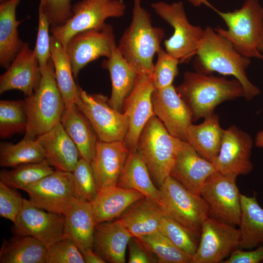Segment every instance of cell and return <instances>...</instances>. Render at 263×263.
<instances>
[{"mask_svg": "<svg viewBox=\"0 0 263 263\" xmlns=\"http://www.w3.org/2000/svg\"><path fill=\"white\" fill-rule=\"evenodd\" d=\"M159 231L179 248L192 256L198 245L197 239L165 212Z\"/></svg>", "mask_w": 263, "mask_h": 263, "instance_id": "obj_40", "label": "cell"}, {"mask_svg": "<svg viewBox=\"0 0 263 263\" xmlns=\"http://www.w3.org/2000/svg\"><path fill=\"white\" fill-rule=\"evenodd\" d=\"M102 66L109 71L112 82L108 103L114 109L123 113L124 103L134 86L137 74L119 51L115 41L110 56L102 61Z\"/></svg>", "mask_w": 263, "mask_h": 263, "instance_id": "obj_24", "label": "cell"}, {"mask_svg": "<svg viewBox=\"0 0 263 263\" xmlns=\"http://www.w3.org/2000/svg\"><path fill=\"white\" fill-rule=\"evenodd\" d=\"M193 6L195 7L200 6L201 4H204L208 6L210 3L207 0H187Z\"/></svg>", "mask_w": 263, "mask_h": 263, "instance_id": "obj_50", "label": "cell"}, {"mask_svg": "<svg viewBox=\"0 0 263 263\" xmlns=\"http://www.w3.org/2000/svg\"><path fill=\"white\" fill-rule=\"evenodd\" d=\"M165 211L154 201L145 197L131 206L119 219L133 237L159 231Z\"/></svg>", "mask_w": 263, "mask_h": 263, "instance_id": "obj_28", "label": "cell"}, {"mask_svg": "<svg viewBox=\"0 0 263 263\" xmlns=\"http://www.w3.org/2000/svg\"><path fill=\"white\" fill-rule=\"evenodd\" d=\"M115 36L112 25L106 23L100 28L84 31L74 35L65 48L74 77L89 63L111 55Z\"/></svg>", "mask_w": 263, "mask_h": 263, "instance_id": "obj_14", "label": "cell"}, {"mask_svg": "<svg viewBox=\"0 0 263 263\" xmlns=\"http://www.w3.org/2000/svg\"><path fill=\"white\" fill-rule=\"evenodd\" d=\"M45 159L42 147L36 139L23 138L16 144L0 142V166L14 168L20 165L38 163Z\"/></svg>", "mask_w": 263, "mask_h": 263, "instance_id": "obj_35", "label": "cell"}, {"mask_svg": "<svg viewBox=\"0 0 263 263\" xmlns=\"http://www.w3.org/2000/svg\"><path fill=\"white\" fill-rule=\"evenodd\" d=\"M133 237L119 219L95 225L94 248L106 263H125L126 251Z\"/></svg>", "mask_w": 263, "mask_h": 263, "instance_id": "obj_25", "label": "cell"}, {"mask_svg": "<svg viewBox=\"0 0 263 263\" xmlns=\"http://www.w3.org/2000/svg\"><path fill=\"white\" fill-rule=\"evenodd\" d=\"M72 0H40L38 11L47 18L50 27L61 26L73 15Z\"/></svg>", "mask_w": 263, "mask_h": 263, "instance_id": "obj_42", "label": "cell"}, {"mask_svg": "<svg viewBox=\"0 0 263 263\" xmlns=\"http://www.w3.org/2000/svg\"><path fill=\"white\" fill-rule=\"evenodd\" d=\"M151 7L174 29L173 35L164 41L166 52L176 58L180 63H188L197 52L204 29L188 21L183 3L181 1L171 4L157 1L152 3Z\"/></svg>", "mask_w": 263, "mask_h": 263, "instance_id": "obj_8", "label": "cell"}, {"mask_svg": "<svg viewBox=\"0 0 263 263\" xmlns=\"http://www.w3.org/2000/svg\"><path fill=\"white\" fill-rule=\"evenodd\" d=\"M216 171L212 162L200 155L188 143L183 142L169 176L190 192L200 195L206 180Z\"/></svg>", "mask_w": 263, "mask_h": 263, "instance_id": "obj_20", "label": "cell"}, {"mask_svg": "<svg viewBox=\"0 0 263 263\" xmlns=\"http://www.w3.org/2000/svg\"><path fill=\"white\" fill-rule=\"evenodd\" d=\"M262 262L263 263V261Z\"/></svg>", "mask_w": 263, "mask_h": 263, "instance_id": "obj_51", "label": "cell"}, {"mask_svg": "<svg viewBox=\"0 0 263 263\" xmlns=\"http://www.w3.org/2000/svg\"><path fill=\"white\" fill-rule=\"evenodd\" d=\"M155 115L172 136L188 142L187 133L192 124L190 112L173 85L152 94Z\"/></svg>", "mask_w": 263, "mask_h": 263, "instance_id": "obj_18", "label": "cell"}, {"mask_svg": "<svg viewBox=\"0 0 263 263\" xmlns=\"http://www.w3.org/2000/svg\"><path fill=\"white\" fill-rule=\"evenodd\" d=\"M130 151L124 141H98L90 164L98 189L117 185Z\"/></svg>", "mask_w": 263, "mask_h": 263, "instance_id": "obj_21", "label": "cell"}, {"mask_svg": "<svg viewBox=\"0 0 263 263\" xmlns=\"http://www.w3.org/2000/svg\"><path fill=\"white\" fill-rule=\"evenodd\" d=\"M23 199L20 193L0 181V216L15 223Z\"/></svg>", "mask_w": 263, "mask_h": 263, "instance_id": "obj_45", "label": "cell"}, {"mask_svg": "<svg viewBox=\"0 0 263 263\" xmlns=\"http://www.w3.org/2000/svg\"><path fill=\"white\" fill-rule=\"evenodd\" d=\"M204 118L199 125L189 126L188 143L200 155L213 163L220 152L224 129L220 127L218 115L214 113Z\"/></svg>", "mask_w": 263, "mask_h": 263, "instance_id": "obj_30", "label": "cell"}, {"mask_svg": "<svg viewBox=\"0 0 263 263\" xmlns=\"http://www.w3.org/2000/svg\"><path fill=\"white\" fill-rule=\"evenodd\" d=\"M24 105L28 124L23 138L36 139L60 123L65 105L56 81L51 57L42 73L38 87L26 97Z\"/></svg>", "mask_w": 263, "mask_h": 263, "instance_id": "obj_5", "label": "cell"}, {"mask_svg": "<svg viewBox=\"0 0 263 263\" xmlns=\"http://www.w3.org/2000/svg\"><path fill=\"white\" fill-rule=\"evenodd\" d=\"M224 20L225 30H214L228 39L234 48L248 58L263 59V8L258 0H246L239 9L224 12L209 6Z\"/></svg>", "mask_w": 263, "mask_h": 263, "instance_id": "obj_4", "label": "cell"}, {"mask_svg": "<svg viewBox=\"0 0 263 263\" xmlns=\"http://www.w3.org/2000/svg\"><path fill=\"white\" fill-rule=\"evenodd\" d=\"M60 123L77 148L80 158L91 162L99 138L89 120L75 103L65 107Z\"/></svg>", "mask_w": 263, "mask_h": 263, "instance_id": "obj_27", "label": "cell"}, {"mask_svg": "<svg viewBox=\"0 0 263 263\" xmlns=\"http://www.w3.org/2000/svg\"><path fill=\"white\" fill-rule=\"evenodd\" d=\"M175 89L188 106L193 122L212 114L224 101L244 96L237 79L229 80L196 71L185 72L182 83Z\"/></svg>", "mask_w": 263, "mask_h": 263, "instance_id": "obj_2", "label": "cell"}, {"mask_svg": "<svg viewBox=\"0 0 263 263\" xmlns=\"http://www.w3.org/2000/svg\"><path fill=\"white\" fill-rule=\"evenodd\" d=\"M27 124L24 100H0V137L1 139L25 132Z\"/></svg>", "mask_w": 263, "mask_h": 263, "instance_id": "obj_38", "label": "cell"}, {"mask_svg": "<svg viewBox=\"0 0 263 263\" xmlns=\"http://www.w3.org/2000/svg\"><path fill=\"white\" fill-rule=\"evenodd\" d=\"M20 0H0V66L7 69L25 43L19 36L16 19Z\"/></svg>", "mask_w": 263, "mask_h": 263, "instance_id": "obj_29", "label": "cell"}, {"mask_svg": "<svg viewBox=\"0 0 263 263\" xmlns=\"http://www.w3.org/2000/svg\"><path fill=\"white\" fill-rule=\"evenodd\" d=\"M240 202L239 248L252 249L263 244V208L256 196L241 194Z\"/></svg>", "mask_w": 263, "mask_h": 263, "instance_id": "obj_32", "label": "cell"}, {"mask_svg": "<svg viewBox=\"0 0 263 263\" xmlns=\"http://www.w3.org/2000/svg\"><path fill=\"white\" fill-rule=\"evenodd\" d=\"M154 87L152 75L137 74L134 86L125 101L123 112L128 120L124 142L130 149H136L140 134L149 120L155 115L152 102Z\"/></svg>", "mask_w": 263, "mask_h": 263, "instance_id": "obj_17", "label": "cell"}, {"mask_svg": "<svg viewBox=\"0 0 263 263\" xmlns=\"http://www.w3.org/2000/svg\"><path fill=\"white\" fill-rule=\"evenodd\" d=\"M159 263H191V256L174 244L160 231L140 237Z\"/></svg>", "mask_w": 263, "mask_h": 263, "instance_id": "obj_37", "label": "cell"}, {"mask_svg": "<svg viewBox=\"0 0 263 263\" xmlns=\"http://www.w3.org/2000/svg\"><path fill=\"white\" fill-rule=\"evenodd\" d=\"M123 0H81L72 6L73 15L61 26L50 27L52 36L65 48L69 39L78 33L100 28L109 18H119L126 12Z\"/></svg>", "mask_w": 263, "mask_h": 263, "instance_id": "obj_9", "label": "cell"}, {"mask_svg": "<svg viewBox=\"0 0 263 263\" xmlns=\"http://www.w3.org/2000/svg\"><path fill=\"white\" fill-rule=\"evenodd\" d=\"M64 216V238L73 241L81 253L93 249L96 224L91 203L75 198Z\"/></svg>", "mask_w": 263, "mask_h": 263, "instance_id": "obj_23", "label": "cell"}, {"mask_svg": "<svg viewBox=\"0 0 263 263\" xmlns=\"http://www.w3.org/2000/svg\"><path fill=\"white\" fill-rule=\"evenodd\" d=\"M42 76L34 50L25 42L6 71L0 76V94L12 90L21 91L26 97L38 87Z\"/></svg>", "mask_w": 263, "mask_h": 263, "instance_id": "obj_19", "label": "cell"}, {"mask_svg": "<svg viewBox=\"0 0 263 263\" xmlns=\"http://www.w3.org/2000/svg\"><path fill=\"white\" fill-rule=\"evenodd\" d=\"M236 179L216 171L206 180L200 192L208 206L209 216L233 226L239 225L241 214V193Z\"/></svg>", "mask_w": 263, "mask_h": 263, "instance_id": "obj_11", "label": "cell"}, {"mask_svg": "<svg viewBox=\"0 0 263 263\" xmlns=\"http://www.w3.org/2000/svg\"><path fill=\"white\" fill-rule=\"evenodd\" d=\"M48 248L31 236L16 235L3 241L0 263H47Z\"/></svg>", "mask_w": 263, "mask_h": 263, "instance_id": "obj_33", "label": "cell"}, {"mask_svg": "<svg viewBox=\"0 0 263 263\" xmlns=\"http://www.w3.org/2000/svg\"><path fill=\"white\" fill-rule=\"evenodd\" d=\"M157 58L152 73L153 84L155 90H160L172 85L178 74L179 61L162 47L157 53Z\"/></svg>", "mask_w": 263, "mask_h": 263, "instance_id": "obj_41", "label": "cell"}, {"mask_svg": "<svg viewBox=\"0 0 263 263\" xmlns=\"http://www.w3.org/2000/svg\"><path fill=\"white\" fill-rule=\"evenodd\" d=\"M263 261V246L255 249L244 250L238 248L222 263H259Z\"/></svg>", "mask_w": 263, "mask_h": 263, "instance_id": "obj_47", "label": "cell"}, {"mask_svg": "<svg viewBox=\"0 0 263 263\" xmlns=\"http://www.w3.org/2000/svg\"><path fill=\"white\" fill-rule=\"evenodd\" d=\"M75 104L90 121L99 140L124 141L128 130L127 117L124 113L111 107L106 96L89 94L80 88Z\"/></svg>", "mask_w": 263, "mask_h": 263, "instance_id": "obj_10", "label": "cell"}, {"mask_svg": "<svg viewBox=\"0 0 263 263\" xmlns=\"http://www.w3.org/2000/svg\"><path fill=\"white\" fill-rule=\"evenodd\" d=\"M45 159L55 170L73 172L80 158L76 145L61 123L37 138Z\"/></svg>", "mask_w": 263, "mask_h": 263, "instance_id": "obj_22", "label": "cell"}, {"mask_svg": "<svg viewBox=\"0 0 263 263\" xmlns=\"http://www.w3.org/2000/svg\"><path fill=\"white\" fill-rule=\"evenodd\" d=\"M50 26V24L46 17L38 11V34L34 51L38 61L41 73L51 57L50 37L49 34Z\"/></svg>", "mask_w": 263, "mask_h": 263, "instance_id": "obj_44", "label": "cell"}, {"mask_svg": "<svg viewBox=\"0 0 263 263\" xmlns=\"http://www.w3.org/2000/svg\"><path fill=\"white\" fill-rule=\"evenodd\" d=\"M85 263H105L106 261L96 251L86 250L81 253Z\"/></svg>", "mask_w": 263, "mask_h": 263, "instance_id": "obj_48", "label": "cell"}, {"mask_svg": "<svg viewBox=\"0 0 263 263\" xmlns=\"http://www.w3.org/2000/svg\"><path fill=\"white\" fill-rule=\"evenodd\" d=\"M55 170L44 159L40 162L20 165L10 170H1L0 181L12 188L22 190Z\"/></svg>", "mask_w": 263, "mask_h": 263, "instance_id": "obj_36", "label": "cell"}, {"mask_svg": "<svg viewBox=\"0 0 263 263\" xmlns=\"http://www.w3.org/2000/svg\"><path fill=\"white\" fill-rule=\"evenodd\" d=\"M183 142L170 135L155 115L149 120L142 129L136 150L154 183L159 187L169 176Z\"/></svg>", "mask_w": 263, "mask_h": 263, "instance_id": "obj_6", "label": "cell"}, {"mask_svg": "<svg viewBox=\"0 0 263 263\" xmlns=\"http://www.w3.org/2000/svg\"><path fill=\"white\" fill-rule=\"evenodd\" d=\"M116 186L137 190L162 207L159 188L155 186L146 164L136 149L130 150Z\"/></svg>", "mask_w": 263, "mask_h": 263, "instance_id": "obj_31", "label": "cell"}, {"mask_svg": "<svg viewBox=\"0 0 263 263\" xmlns=\"http://www.w3.org/2000/svg\"><path fill=\"white\" fill-rule=\"evenodd\" d=\"M240 232L235 226L208 216L203 222L191 263H222L239 248Z\"/></svg>", "mask_w": 263, "mask_h": 263, "instance_id": "obj_12", "label": "cell"}, {"mask_svg": "<svg viewBox=\"0 0 263 263\" xmlns=\"http://www.w3.org/2000/svg\"><path fill=\"white\" fill-rule=\"evenodd\" d=\"M145 197L137 190L117 186L99 189L91 203L96 225L119 217L131 206Z\"/></svg>", "mask_w": 263, "mask_h": 263, "instance_id": "obj_26", "label": "cell"}, {"mask_svg": "<svg viewBox=\"0 0 263 263\" xmlns=\"http://www.w3.org/2000/svg\"><path fill=\"white\" fill-rule=\"evenodd\" d=\"M50 50L56 81L65 107H67L75 103L79 98L80 88L74 81L71 63L65 48L53 36L50 37Z\"/></svg>", "mask_w": 263, "mask_h": 263, "instance_id": "obj_34", "label": "cell"}, {"mask_svg": "<svg viewBox=\"0 0 263 263\" xmlns=\"http://www.w3.org/2000/svg\"><path fill=\"white\" fill-rule=\"evenodd\" d=\"M44 210L23 199L13 230L15 235L33 237L48 248L64 238V216Z\"/></svg>", "mask_w": 263, "mask_h": 263, "instance_id": "obj_15", "label": "cell"}, {"mask_svg": "<svg viewBox=\"0 0 263 263\" xmlns=\"http://www.w3.org/2000/svg\"><path fill=\"white\" fill-rule=\"evenodd\" d=\"M72 173L75 198L91 203L99 189L90 162L80 158Z\"/></svg>", "mask_w": 263, "mask_h": 263, "instance_id": "obj_39", "label": "cell"}, {"mask_svg": "<svg viewBox=\"0 0 263 263\" xmlns=\"http://www.w3.org/2000/svg\"><path fill=\"white\" fill-rule=\"evenodd\" d=\"M47 263H85L82 254L71 240L64 238L48 248Z\"/></svg>", "mask_w": 263, "mask_h": 263, "instance_id": "obj_43", "label": "cell"}, {"mask_svg": "<svg viewBox=\"0 0 263 263\" xmlns=\"http://www.w3.org/2000/svg\"><path fill=\"white\" fill-rule=\"evenodd\" d=\"M165 213L194 236L200 238L202 224L209 216L208 206L199 194L168 176L159 187Z\"/></svg>", "mask_w": 263, "mask_h": 263, "instance_id": "obj_7", "label": "cell"}, {"mask_svg": "<svg viewBox=\"0 0 263 263\" xmlns=\"http://www.w3.org/2000/svg\"><path fill=\"white\" fill-rule=\"evenodd\" d=\"M253 140L246 132L235 126L224 130L219 155L213 163L216 170L236 177L253 169L251 161Z\"/></svg>", "mask_w": 263, "mask_h": 263, "instance_id": "obj_16", "label": "cell"}, {"mask_svg": "<svg viewBox=\"0 0 263 263\" xmlns=\"http://www.w3.org/2000/svg\"><path fill=\"white\" fill-rule=\"evenodd\" d=\"M255 144L259 148H263V130L259 132L257 134L255 140Z\"/></svg>", "mask_w": 263, "mask_h": 263, "instance_id": "obj_49", "label": "cell"}, {"mask_svg": "<svg viewBox=\"0 0 263 263\" xmlns=\"http://www.w3.org/2000/svg\"><path fill=\"white\" fill-rule=\"evenodd\" d=\"M250 64V58L240 54L228 39L213 28L207 26L204 29L193 62L196 72L206 75L216 72L233 75L243 87L244 97L250 100L261 92L247 77L246 70Z\"/></svg>", "mask_w": 263, "mask_h": 263, "instance_id": "obj_1", "label": "cell"}, {"mask_svg": "<svg viewBox=\"0 0 263 263\" xmlns=\"http://www.w3.org/2000/svg\"><path fill=\"white\" fill-rule=\"evenodd\" d=\"M129 263H158L156 257L136 237H132L128 244Z\"/></svg>", "mask_w": 263, "mask_h": 263, "instance_id": "obj_46", "label": "cell"}, {"mask_svg": "<svg viewBox=\"0 0 263 263\" xmlns=\"http://www.w3.org/2000/svg\"><path fill=\"white\" fill-rule=\"evenodd\" d=\"M164 29L153 26L151 14L133 0L132 16L117 45L119 51L137 74L152 75L153 57L161 48Z\"/></svg>", "mask_w": 263, "mask_h": 263, "instance_id": "obj_3", "label": "cell"}, {"mask_svg": "<svg viewBox=\"0 0 263 263\" xmlns=\"http://www.w3.org/2000/svg\"><path fill=\"white\" fill-rule=\"evenodd\" d=\"M36 207L64 214L75 198L72 172L57 170L23 189Z\"/></svg>", "mask_w": 263, "mask_h": 263, "instance_id": "obj_13", "label": "cell"}]
</instances>
